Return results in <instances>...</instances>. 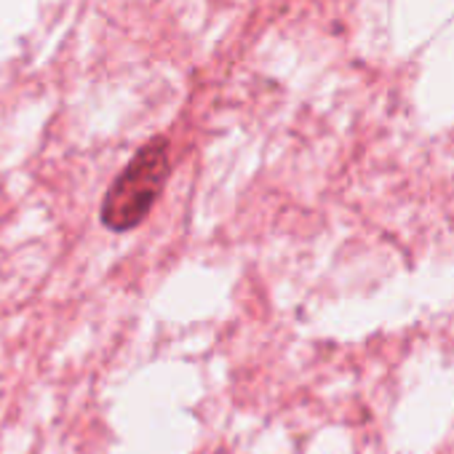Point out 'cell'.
Returning <instances> with one entry per match:
<instances>
[{
  "label": "cell",
  "mask_w": 454,
  "mask_h": 454,
  "mask_svg": "<svg viewBox=\"0 0 454 454\" xmlns=\"http://www.w3.org/2000/svg\"><path fill=\"white\" fill-rule=\"evenodd\" d=\"M168 171H171L168 139L153 137L121 168V174L113 179V184L102 198L99 216L107 231L129 233L134 227H139L150 216L155 200L160 198L168 182Z\"/></svg>",
  "instance_id": "1"
}]
</instances>
